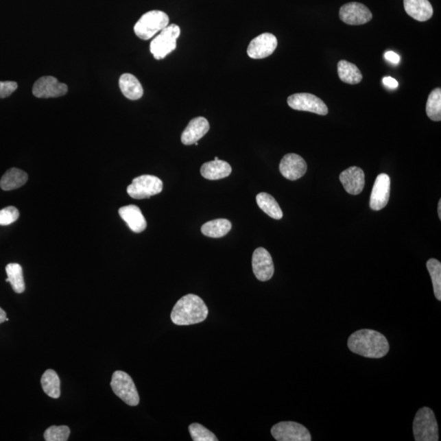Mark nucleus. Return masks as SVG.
I'll list each match as a JSON object with an SVG mask.
<instances>
[{
    "instance_id": "23",
    "label": "nucleus",
    "mask_w": 441,
    "mask_h": 441,
    "mask_svg": "<svg viewBox=\"0 0 441 441\" xmlns=\"http://www.w3.org/2000/svg\"><path fill=\"white\" fill-rule=\"evenodd\" d=\"M337 74L346 84H357L361 82L363 75L359 68L353 63L342 60L337 63Z\"/></svg>"
},
{
    "instance_id": "35",
    "label": "nucleus",
    "mask_w": 441,
    "mask_h": 441,
    "mask_svg": "<svg viewBox=\"0 0 441 441\" xmlns=\"http://www.w3.org/2000/svg\"><path fill=\"white\" fill-rule=\"evenodd\" d=\"M383 82L385 86H387L390 88L394 89L399 86V84H398L397 80L392 78V77H384Z\"/></svg>"
},
{
    "instance_id": "13",
    "label": "nucleus",
    "mask_w": 441,
    "mask_h": 441,
    "mask_svg": "<svg viewBox=\"0 0 441 441\" xmlns=\"http://www.w3.org/2000/svg\"><path fill=\"white\" fill-rule=\"evenodd\" d=\"M252 271L260 281L271 280L275 268L271 254L264 248H258L252 254Z\"/></svg>"
},
{
    "instance_id": "6",
    "label": "nucleus",
    "mask_w": 441,
    "mask_h": 441,
    "mask_svg": "<svg viewBox=\"0 0 441 441\" xmlns=\"http://www.w3.org/2000/svg\"><path fill=\"white\" fill-rule=\"evenodd\" d=\"M110 387L118 397L128 405L136 406L139 404L140 397L134 381L127 372L115 371L111 379Z\"/></svg>"
},
{
    "instance_id": "32",
    "label": "nucleus",
    "mask_w": 441,
    "mask_h": 441,
    "mask_svg": "<svg viewBox=\"0 0 441 441\" xmlns=\"http://www.w3.org/2000/svg\"><path fill=\"white\" fill-rule=\"evenodd\" d=\"M20 213L19 209L10 206L0 211V226H8L19 219Z\"/></svg>"
},
{
    "instance_id": "27",
    "label": "nucleus",
    "mask_w": 441,
    "mask_h": 441,
    "mask_svg": "<svg viewBox=\"0 0 441 441\" xmlns=\"http://www.w3.org/2000/svg\"><path fill=\"white\" fill-rule=\"evenodd\" d=\"M6 273L7 282H10L12 289L16 294H23L25 289L23 267L19 263H10L7 265Z\"/></svg>"
},
{
    "instance_id": "38",
    "label": "nucleus",
    "mask_w": 441,
    "mask_h": 441,
    "mask_svg": "<svg viewBox=\"0 0 441 441\" xmlns=\"http://www.w3.org/2000/svg\"><path fill=\"white\" fill-rule=\"evenodd\" d=\"M219 160L218 159V157H215V159H214V160Z\"/></svg>"
},
{
    "instance_id": "15",
    "label": "nucleus",
    "mask_w": 441,
    "mask_h": 441,
    "mask_svg": "<svg viewBox=\"0 0 441 441\" xmlns=\"http://www.w3.org/2000/svg\"><path fill=\"white\" fill-rule=\"evenodd\" d=\"M307 170L306 161L297 154H287L281 161V173L283 176L290 181H296V180L301 178L305 175Z\"/></svg>"
},
{
    "instance_id": "31",
    "label": "nucleus",
    "mask_w": 441,
    "mask_h": 441,
    "mask_svg": "<svg viewBox=\"0 0 441 441\" xmlns=\"http://www.w3.org/2000/svg\"><path fill=\"white\" fill-rule=\"evenodd\" d=\"M189 431L194 441H217L216 436L199 423H192L189 426Z\"/></svg>"
},
{
    "instance_id": "28",
    "label": "nucleus",
    "mask_w": 441,
    "mask_h": 441,
    "mask_svg": "<svg viewBox=\"0 0 441 441\" xmlns=\"http://www.w3.org/2000/svg\"><path fill=\"white\" fill-rule=\"evenodd\" d=\"M426 111L427 117L431 121H441V89L436 88L431 91L428 97Z\"/></svg>"
},
{
    "instance_id": "25",
    "label": "nucleus",
    "mask_w": 441,
    "mask_h": 441,
    "mask_svg": "<svg viewBox=\"0 0 441 441\" xmlns=\"http://www.w3.org/2000/svg\"><path fill=\"white\" fill-rule=\"evenodd\" d=\"M233 228L228 219H215L206 222L201 228V233L208 237L221 238L229 233Z\"/></svg>"
},
{
    "instance_id": "11",
    "label": "nucleus",
    "mask_w": 441,
    "mask_h": 441,
    "mask_svg": "<svg viewBox=\"0 0 441 441\" xmlns=\"http://www.w3.org/2000/svg\"><path fill=\"white\" fill-rule=\"evenodd\" d=\"M339 18L346 24L359 25L369 23L372 19V15L369 8L363 4L352 2L342 6Z\"/></svg>"
},
{
    "instance_id": "29",
    "label": "nucleus",
    "mask_w": 441,
    "mask_h": 441,
    "mask_svg": "<svg viewBox=\"0 0 441 441\" xmlns=\"http://www.w3.org/2000/svg\"><path fill=\"white\" fill-rule=\"evenodd\" d=\"M427 268L433 284L435 296L441 301V263L438 260L431 259L427 261Z\"/></svg>"
},
{
    "instance_id": "20",
    "label": "nucleus",
    "mask_w": 441,
    "mask_h": 441,
    "mask_svg": "<svg viewBox=\"0 0 441 441\" xmlns=\"http://www.w3.org/2000/svg\"><path fill=\"white\" fill-rule=\"evenodd\" d=\"M231 171L233 169L228 163L220 160L204 163L200 169L201 175L213 181L228 177Z\"/></svg>"
},
{
    "instance_id": "3",
    "label": "nucleus",
    "mask_w": 441,
    "mask_h": 441,
    "mask_svg": "<svg viewBox=\"0 0 441 441\" xmlns=\"http://www.w3.org/2000/svg\"><path fill=\"white\" fill-rule=\"evenodd\" d=\"M438 423L435 414L428 407H423L415 415L413 423L414 440L416 441H438Z\"/></svg>"
},
{
    "instance_id": "10",
    "label": "nucleus",
    "mask_w": 441,
    "mask_h": 441,
    "mask_svg": "<svg viewBox=\"0 0 441 441\" xmlns=\"http://www.w3.org/2000/svg\"><path fill=\"white\" fill-rule=\"evenodd\" d=\"M68 92L67 85L59 82L53 76H44L38 79L34 84L33 95L38 98L60 97Z\"/></svg>"
},
{
    "instance_id": "17",
    "label": "nucleus",
    "mask_w": 441,
    "mask_h": 441,
    "mask_svg": "<svg viewBox=\"0 0 441 441\" xmlns=\"http://www.w3.org/2000/svg\"><path fill=\"white\" fill-rule=\"evenodd\" d=\"M209 128L208 121L204 117L192 119L182 134V143L187 145L195 144L207 134Z\"/></svg>"
},
{
    "instance_id": "2",
    "label": "nucleus",
    "mask_w": 441,
    "mask_h": 441,
    "mask_svg": "<svg viewBox=\"0 0 441 441\" xmlns=\"http://www.w3.org/2000/svg\"><path fill=\"white\" fill-rule=\"evenodd\" d=\"M208 315V309L203 299L195 294H187L175 304L171 320L177 325H191L203 322Z\"/></svg>"
},
{
    "instance_id": "4",
    "label": "nucleus",
    "mask_w": 441,
    "mask_h": 441,
    "mask_svg": "<svg viewBox=\"0 0 441 441\" xmlns=\"http://www.w3.org/2000/svg\"><path fill=\"white\" fill-rule=\"evenodd\" d=\"M169 16L165 12L153 10L141 16L134 25L136 36L143 40H148L155 36L158 32L168 27Z\"/></svg>"
},
{
    "instance_id": "39",
    "label": "nucleus",
    "mask_w": 441,
    "mask_h": 441,
    "mask_svg": "<svg viewBox=\"0 0 441 441\" xmlns=\"http://www.w3.org/2000/svg\"><path fill=\"white\" fill-rule=\"evenodd\" d=\"M195 145H199L198 141H197V143H195Z\"/></svg>"
},
{
    "instance_id": "5",
    "label": "nucleus",
    "mask_w": 441,
    "mask_h": 441,
    "mask_svg": "<svg viewBox=\"0 0 441 441\" xmlns=\"http://www.w3.org/2000/svg\"><path fill=\"white\" fill-rule=\"evenodd\" d=\"M181 29L176 24H171L162 29L151 43L150 50L156 60L164 59L177 48V40Z\"/></svg>"
},
{
    "instance_id": "16",
    "label": "nucleus",
    "mask_w": 441,
    "mask_h": 441,
    "mask_svg": "<svg viewBox=\"0 0 441 441\" xmlns=\"http://www.w3.org/2000/svg\"><path fill=\"white\" fill-rule=\"evenodd\" d=\"M340 182L344 189L350 195L361 194L365 188V173L358 167H350L340 174Z\"/></svg>"
},
{
    "instance_id": "19",
    "label": "nucleus",
    "mask_w": 441,
    "mask_h": 441,
    "mask_svg": "<svg viewBox=\"0 0 441 441\" xmlns=\"http://www.w3.org/2000/svg\"><path fill=\"white\" fill-rule=\"evenodd\" d=\"M407 14L418 21H426L433 15V8L428 0H404Z\"/></svg>"
},
{
    "instance_id": "18",
    "label": "nucleus",
    "mask_w": 441,
    "mask_h": 441,
    "mask_svg": "<svg viewBox=\"0 0 441 441\" xmlns=\"http://www.w3.org/2000/svg\"><path fill=\"white\" fill-rule=\"evenodd\" d=\"M119 216L126 222L135 233H143L147 228V221L141 213V209L136 205L131 204L119 209Z\"/></svg>"
},
{
    "instance_id": "1",
    "label": "nucleus",
    "mask_w": 441,
    "mask_h": 441,
    "mask_svg": "<svg viewBox=\"0 0 441 441\" xmlns=\"http://www.w3.org/2000/svg\"><path fill=\"white\" fill-rule=\"evenodd\" d=\"M348 345L353 353L371 359L383 358L390 350L386 337L372 329L353 333L348 338Z\"/></svg>"
},
{
    "instance_id": "7",
    "label": "nucleus",
    "mask_w": 441,
    "mask_h": 441,
    "mask_svg": "<svg viewBox=\"0 0 441 441\" xmlns=\"http://www.w3.org/2000/svg\"><path fill=\"white\" fill-rule=\"evenodd\" d=\"M163 191V182L159 178L152 175H141L132 180L127 188L128 194L132 198L143 200L160 194Z\"/></svg>"
},
{
    "instance_id": "14",
    "label": "nucleus",
    "mask_w": 441,
    "mask_h": 441,
    "mask_svg": "<svg viewBox=\"0 0 441 441\" xmlns=\"http://www.w3.org/2000/svg\"><path fill=\"white\" fill-rule=\"evenodd\" d=\"M391 191V178L386 174H381L377 177L370 196V208L372 211H379L387 206Z\"/></svg>"
},
{
    "instance_id": "37",
    "label": "nucleus",
    "mask_w": 441,
    "mask_h": 441,
    "mask_svg": "<svg viewBox=\"0 0 441 441\" xmlns=\"http://www.w3.org/2000/svg\"><path fill=\"white\" fill-rule=\"evenodd\" d=\"M438 216L440 219H441V200H440L438 204Z\"/></svg>"
},
{
    "instance_id": "24",
    "label": "nucleus",
    "mask_w": 441,
    "mask_h": 441,
    "mask_svg": "<svg viewBox=\"0 0 441 441\" xmlns=\"http://www.w3.org/2000/svg\"><path fill=\"white\" fill-rule=\"evenodd\" d=\"M41 385L43 390L49 397L58 399L61 396V381L56 371L46 370L42 376Z\"/></svg>"
},
{
    "instance_id": "8",
    "label": "nucleus",
    "mask_w": 441,
    "mask_h": 441,
    "mask_svg": "<svg viewBox=\"0 0 441 441\" xmlns=\"http://www.w3.org/2000/svg\"><path fill=\"white\" fill-rule=\"evenodd\" d=\"M272 435L278 441H311V436L305 427L295 422H281L272 428Z\"/></svg>"
},
{
    "instance_id": "22",
    "label": "nucleus",
    "mask_w": 441,
    "mask_h": 441,
    "mask_svg": "<svg viewBox=\"0 0 441 441\" xmlns=\"http://www.w3.org/2000/svg\"><path fill=\"white\" fill-rule=\"evenodd\" d=\"M28 180V175L24 171L16 168H12L7 170L0 180V187L3 191H12L19 189L25 185Z\"/></svg>"
},
{
    "instance_id": "30",
    "label": "nucleus",
    "mask_w": 441,
    "mask_h": 441,
    "mask_svg": "<svg viewBox=\"0 0 441 441\" xmlns=\"http://www.w3.org/2000/svg\"><path fill=\"white\" fill-rule=\"evenodd\" d=\"M71 430L67 426H51L44 434L46 441H67L69 440Z\"/></svg>"
},
{
    "instance_id": "33",
    "label": "nucleus",
    "mask_w": 441,
    "mask_h": 441,
    "mask_svg": "<svg viewBox=\"0 0 441 441\" xmlns=\"http://www.w3.org/2000/svg\"><path fill=\"white\" fill-rule=\"evenodd\" d=\"M16 88L18 84L14 81H0V98H5L12 95Z\"/></svg>"
},
{
    "instance_id": "26",
    "label": "nucleus",
    "mask_w": 441,
    "mask_h": 441,
    "mask_svg": "<svg viewBox=\"0 0 441 441\" xmlns=\"http://www.w3.org/2000/svg\"><path fill=\"white\" fill-rule=\"evenodd\" d=\"M257 204L262 211L268 216L276 220H280L283 217V212L279 204L273 196L267 193H259L256 197Z\"/></svg>"
},
{
    "instance_id": "34",
    "label": "nucleus",
    "mask_w": 441,
    "mask_h": 441,
    "mask_svg": "<svg viewBox=\"0 0 441 441\" xmlns=\"http://www.w3.org/2000/svg\"><path fill=\"white\" fill-rule=\"evenodd\" d=\"M385 59L394 64L399 63L401 60L400 56L395 52H392V51H389V52L385 53Z\"/></svg>"
},
{
    "instance_id": "12",
    "label": "nucleus",
    "mask_w": 441,
    "mask_h": 441,
    "mask_svg": "<svg viewBox=\"0 0 441 441\" xmlns=\"http://www.w3.org/2000/svg\"><path fill=\"white\" fill-rule=\"evenodd\" d=\"M278 41L271 33L257 36L248 47L247 53L252 59H263L271 56L277 48Z\"/></svg>"
},
{
    "instance_id": "9",
    "label": "nucleus",
    "mask_w": 441,
    "mask_h": 441,
    "mask_svg": "<svg viewBox=\"0 0 441 441\" xmlns=\"http://www.w3.org/2000/svg\"><path fill=\"white\" fill-rule=\"evenodd\" d=\"M291 108L296 110L308 111L320 115H326L329 109L324 102L313 94L302 93H295L287 99Z\"/></svg>"
},
{
    "instance_id": "21",
    "label": "nucleus",
    "mask_w": 441,
    "mask_h": 441,
    "mask_svg": "<svg viewBox=\"0 0 441 441\" xmlns=\"http://www.w3.org/2000/svg\"><path fill=\"white\" fill-rule=\"evenodd\" d=\"M119 88L128 99L136 101L143 96V88L139 80L131 74H123L119 78Z\"/></svg>"
},
{
    "instance_id": "36",
    "label": "nucleus",
    "mask_w": 441,
    "mask_h": 441,
    "mask_svg": "<svg viewBox=\"0 0 441 441\" xmlns=\"http://www.w3.org/2000/svg\"><path fill=\"white\" fill-rule=\"evenodd\" d=\"M6 318H7L6 312L4 311L1 307H0V324H2L4 322V321H6Z\"/></svg>"
}]
</instances>
